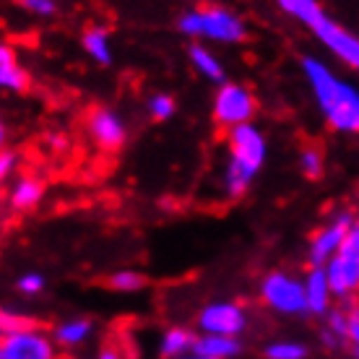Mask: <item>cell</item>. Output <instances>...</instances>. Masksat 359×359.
I'll return each instance as SVG.
<instances>
[{
  "mask_svg": "<svg viewBox=\"0 0 359 359\" xmlns=\"http://www.w3.org/2000/svg\"><path fill=\"white\" fill-rule=\"evenodd\" d=\"M302 73L315 94V102L339 133H359V89L336 73L318 57H302Z\"/></svg>",
  "mask_w": 359,
  "mask_h": 359,
  "instance_id": "1",
  "label": "cell"
},
{
  "mask_svg": "<svg viewBox=\"0 0 359 359\" xmlns=\"http://www.w3.org/2000/svg\"><path fill=\"white\" fill-rule=\"evenodd\" d=\"M226 144H229V159L224 170V190L229 198H243L266 164L269 154L266 135L252 123H245L226 133Z\"/></svg>",
  "mask_w": 359,
  "mask_h": 359,
  "instance_id": "2",
  "label": "cell"
},
{
  "mask_svg": "<svg viewBox=\"0 0 359 359\" xmlns=\"http://www.w3.org/2000/svg\"><path fill=\"white\" fill-rule=\"evenodd\" d=\"M182 34L188 36H203V39H214L222 45H237L243 42L248 29H245L243 18H237L232 11L219 8V6H206V8H196L182 13L177 21Z\"/></svg>",
  "mask_w": 359,
  "mask_h": 359,
  "instance_id": "3",
  "label": "cell"
},
{
  "mask_svg": "<svg viewBox=\"0 0 359 359\" xmlns=\"http://www.w3.org/2000/svg\"><path fill=\"white\" fill-rule=\"evenodd\" d=\"M325 276L331 281L333 297L349 302L359 292V222L349 229L341 250L325 263Z\"/></svg>",
  "mask_w": 359,
  "mask_h": 359,
  "instance_id": "4",
  "label": "cell"
},
{
  "mask_svg": "<svg viewBox=\"0 0 359 359\" xmlns=\"http://www.w3.org/2000/svg\"><path fill=\"white\" fill-rule=\"evenodd\" d=\"M261 299L281 315L307 313L305 281L287 271H271L261 278Z\"/></svg>",
  "mask_w": 359,
  "mask_h": 359,
  "instance_id": "5",
  "label": "cell"
},
{
  "mask_svg": "<svg viewBox=\"0 0 359 359\" xmlns=\"http://www.w3.org/2000/svg\"><path fill=\"white\" fill-rule=\"evenodd\" d=\"M258 109L252 91L240 83H222L214 97V120L219 128L232 130L237 126L250 123Z\"/></svg>",
  "mask_w": 359,
  "mask_h": 359,
  "instance_id": "6",
  "label": "cell"
},
{
  "mask_svg": "<svg viewBox=\"0 0 359 359\" xmlns=\"http://www.w3.org/2000/svg\"><path fill=\"white\" fill-rule=\"evenodd\" d=\"M354 222H357L354 214L344 211V214H339L333 222L323 224L318 232L313 234L310 248H307V261H310L313 269H325V263L331 261L333 255L341 250L344 240H346L349 229L354 226Z\"/></svg>",
  "mask_w": 359,
  "mask_h": 359,
  "instance_id": "7",
  "label": "cell"
},
{
  "mask_svg": "<svg viewBox=\"0 0 359 359\" xmlns=\"http://www.w3.org/2000/svg\"><path fill=\"white\" fill-rule=\"evenodd\" d=\"M0 359H55L53 339L36 325L6 333L0 344Z\"/></svg>",
  "mask_w": 359,
  "mask_h": 359,
  "instance_id": "8",
  "label": "cell"
},
{
  "mask_svg": "<svg viewBox=\"0 0 359 359\" xmlns=\"http://www.w3.org/2000/svg\"><path fill=\"white\" fill-rule=\"evenodd\" d=\"M310 29H313L315 36H318L339 60H344L349 68H354V71L359 73V36L357 34H351L349 29L339 27V24H336L333 18L325 16V13H320V16L315 18L313 24H310Z\"/></svg>",
  "mask_w": 359,
  "mask_h": 359,
  "instance_id": "9",
  "label": "cell"
},
{
  "mask_svg": "<svg viewBox=\"0 0 359 359\" xmlns=\"http://www.w3.org/2000/svg\"><path fill=\"white\" fill-rule=\"evenodd\" d=\"M248 315L237 302H211L198 315V328L214 336H237L245 331Z\"/></svg>",
  "mask_w": 359,
  "mask_h": 359,
  "instance_id": "10",
  "label": "cell"
},
{
  "mask_svg": "<svg viewBox=\"0 0 359 359\" xmlns=\"http://www.w3.org/2000/svg\"><path fill=\"white\" fill-rule=\"evenodd\" d=\"M86 128H89L91 141H94L102 151H117L120 146L126 144V123H123V117L115 115V112L107 107L91 109L89 120H86Z\"/></svg>",
  "mask_w": 359,
  "mask_h": 359,
  "instance_id": "11",
  "label": "cell"
},
{
  "mask_svg": "<svg viewBox=\"0 0 359 359\" xmlns=\"http://www.w3.org/2000/svg\"><path fill=\"white\" fill-rule=\"evenodd\" d=\"M305 297H307V313H313V315L331 313L333 289H331L328 276H325V269H310L307 271Z\"/></svg>",
  "mask_w": 359,
  "mask_h": 359,
  "instance_id": "12",
  "label": "cell"
},
{
  "mask_svg": "<svg viewBox=\"0 0 359 359\" xmlns=\"http://www.w3.org/2000/svg\"><path fill=\"white\" fill-rule=\"evenodd\" d=\"M42 182L36 177H18L8 190V206L13 211H29L42 201Z\"/></svg>",
  "mask_w": 359,
  "mask_h": 359,
  "instance_id": "13",
  "label": "cell"
},
{
  "mask_svg": "<svg viewBox=\"0 0 359 359\" xmlns=\"http://www.w3.org/2000/svg\"><path fill=\"white\" fill-rule=\"evenodd\" d=\"M193 351L206 359H232L240 354V344H237L234 336H214V333H203L201 339H196Z\"/></svg>",
  "mask_w": 359,
  "mask_h": 359,
  "instance_id": "14",
  "label": "cell"
},
{
  "mask_svg": "<svg viewBox=\"0 0 359 359\" xmlns=\"http://www.w3.org/2000/svg\"><path fill=\"white\" fill-rule=\"evenodd\" d=\"M0 86L8 91H24L29 86L27 71L18 65L16 53L8 45H3L0 50Z\"/></svg>",
  "mask_w": 359,
  "mask_h": 359,
  "instance_id": "15",
  "label": "cell"
},
{
  "mask_svg": "<svg viewBox=\"0 0 359 359\" xmlns=\"http://www.w3.org/2000/svg\"><path fill=\"white\" fill-rule=\"evenodd\" d=\"M196 346V336L188 331V328H170V331L162 336V344H159V354L164 359H177L190 354Z\"/></svg>",
  "mask_w": 359,
  "mask_h": 359,
  "instance_id": "16",
  "label": "cell"
},
{
  "mask_svg": "<svg viewBox=\"0 0 359 359\" xmlns=\"http://www.w3.org/2000/svg\"><path fill=\"white\" fill-rule=\"evenodd\" d=\"M190 60H193V65H196V71L201 76H206L211 81H224V65H222V60L203 45L190 47Z\"/></svg>",
  "mask_w": 359,
  "mask_h": 359,
  "instance_id": "17",
  "label": "cell"
},
{
  "mask_svg": "<svg viewBox=\"0 0 359 359\" xmlns=\"http://www.w3.org/2000/svg\"><path fill=\"white\" fill-rule=\"evenodd\" d=\"M83 50H86L91 60H97L99 65H107L109 60H112L109 36L104 29H99V27H91L83 32Z\"/></svg>",
  "mask_w": 359,
  "mask_h": 359,
  "instance_id": "18",
  "label": "cell"
},
{
  "mask_svg": "<svg viewBox=\"0 0 359 359\" xmlns=\"http://www.w3.org/2000/svg\"><path fill=\"white\" fill-rule=\"evenodd\" d=\"M91 336V323L89 320H68L55 328V341L63 344V346H79Z\"/></svg>",
  "mask_w": 359,
  "mask_h": 359,
  "instance_id": "19",
  "label": "cell"
},
{
  "mask_svg": "<svg viewBox=\"0 0 359 359\" xmlns=\"http://www.w3.org/2000/svg\"><path fill=\"white\" fill-rule=\"evenodd\" d=\"M276 3L284 13H289V16L297 18V21H302L305 27H310L315 18L323 13L318 0H276Z\"/></svg>",
  "mask_w": 359,
  "mask_h": 359,
  "instance_id": "20",
  "label": "cell"
},
{
  "mask_svg": "<svg viewBox=\"0 0 359 359\" xmlns=\"http://www.w3.org/2000/svg\"><path fill=\"white\" fill-rule=\"evenodd\" d=\"M144 284L146 278L138 271H130V269H123L109 276V287L115 289V292H138V289H144Z\"/></svg>",
  "mask_w": 359,
  "mask_h": 359,
  "instance_id": "21",
  "label": "cell"
},
{
  "mask_svg": "<svg viewBox=\"0 0 359 359\" xmlns=\"http://www.w3.org/2000/svg\"><path fill=\"white\" fill-rule=\"evenodd\" d=\"M299 167H302V175L310 180H318L323 175V154L320 149H315V146H307L302 149L299 154Z\"/></svg>",
  "mask_w": 359,
  "mask_h": 359,
  "instance_id": "22",
  "label": "cell"
},
{
  "mask_svg": "<svg viewBox=\"0 0 359 359\" xmlns=\"http://www.w3.org/2000/svg\"><path fill=\"white\" fill-rule=\"evenodd\" d=\"M307 349L297 341H276L266 346V359H305Z\"/></svg>",
  "mask_w": 359,
  "mask_h": 359,
  "instance_id": "23",
  "label": "cell"
},
{
  "mask_svg": "<svg viewBox=\"0 0 359 359\" xmlns=\"http://www.w3.org/2000/svg\"><path fill=\"white\" fill-rule=\"evenodd\" d=\"M149 112H151V117L156 123L170 120V117L175 115V99H172L170 94H154V97L149 99Z\"/></svg>",
  "mask_w": 359,
  "mask_h": 359,
  "instance_id": "24",
  "label": "cell"
},
{
  "mask_svg": "<svg viewBox=\"0 0 359 359\" xmlns=\"http://www.w3.org/2000/svg\"><path fill=\"white\" fill-rule=\"evenodd\" d=\"M29 325H34L29 318H24V315L18 313H11V310H3L0 313V328H3V336L6 333H13V331H24V328H29Z\"/></svg>",
  "mask_w": 359,
  "mask_h": 359,
  "instance_id": "25",
  "label": "cell"
},
{
  "mask_svg": "<svg viewBox=\"0 0 359 359\" xmlns=\"http://www.w3.org/2000/svg\"><path fill=\"white\" fill-rule=\"evenodd\" d=\"M16 287H18V292H24V294H36V292L45 289V278L39 276V273H24V276H18Z\"/></svg>",
  "mask_w": 359,
  "mask_h": 359,
  "instance_id": "26",
  "label": "cell"
},
{
  "mask_svg": "<svg viewBox=\"0 0 359 359\" xmlns=\"http://www.w3.org/2000/svg\"><path fill=\"white\" fill-rule=\"evenodd\" d=\"M21 6L29 11V13H34V16H50L55 13V0H21Z\"/></svg>",
  "mask_w": 359,
  "mask_h": 359,
  "instance_id": "27",
  "label": "cell"
},
{
  "mask_svg": "<svg viewBox=\"0 0 359 359\" xmlns=\"http://www.w3.org/2000/svg\"><path fill=\"white\" fill-rule=\"evenodd\" d=\"M346 313H349V341L359 346V305H354Z\"/></svg>",
  "mask_w": 359,
  "mask_h": 359,
  "instance_id": "28",
  "label": "cell"
},
{
  "mask_svg": "<svg viewBox=\"0 0 359 359\" xmlns=\"http://www.w3.org/2000/svg\"><path fill=\"white\" fill-rule=\"evenodd\" d=\"M11 170H16V154L3 151L0 154V175H3V177H8Z\"/></svg>",
  "mask_w": 359,
  "mask_h": 359,
  "instance_id": "29",
  "label": "cell"
},
{
  "mask_svg": "<svg viewBox=\"0 0 359 359\" xmlns=\"http://www.w3.org/2000/svg\"><path fill=\"white\" fill-rule=\"evenodd\" d=\"M97 359H123L120 357V351L117 349H112V346H107V349H102L99 351V357Z\"/></svg>",
  "mask_w": 359,
  "mask_h": 359,
  "instance_id": "30",
  "label": "cell"
},
{
  "mask_svg": "<svg viewBox=\"0 0 359 359\" xmlns=\"http://www.w3.org/2000/svg\"><path fill=\"white\" fill-rule=\"evenodd\" d=\"M177 359H206V357H201V354H196V351H190V354H185V357H177Z\"/></svg>",
  "mask_w": 359,
  "mask_h": 359,
  "instance_id": "31",
  "label": "cell"
},
{
  "mask_svg": "<svg viewBox=\"0 0 359 359\" xmlns=\"http://www.w3.org/2000/svg\"><path fill=\"white\" fill-rule=\"evenodd\" d=\"M354 359H359V346H354Z\"/></svg>",
  "mask_w": 359,
  "mask_h": 359,
  "instance_id": "32",
  "label": "cell"
}]
</instances>
